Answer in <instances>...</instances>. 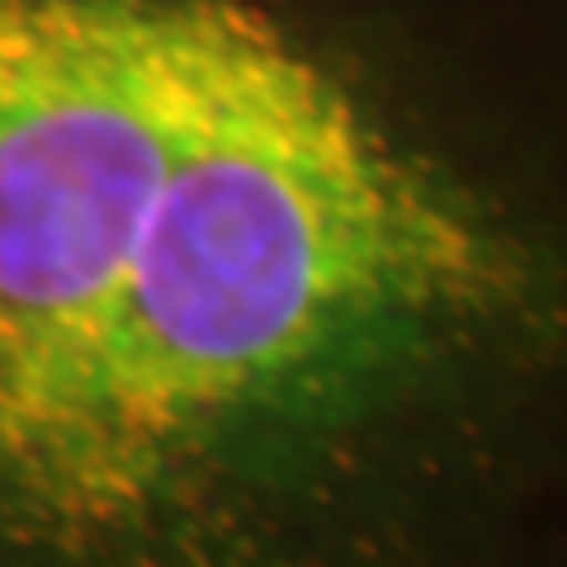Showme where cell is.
I'll list each match as a JSON object with an SVG mask.
<instances>
[{"mask_svg": "<svg viewBox=\"0 0 567 567\" xmlns=\"http://www.w3.org/2000/svg\"><path fill=\"white\" fill-rule=\"evenodd\" d=\"M0 567H567V0H0Z\"/></svg>", "mask_w": 567, "mask_h": 567, "instance_id": "obj_1", "label": "cell"}]
</instances>
